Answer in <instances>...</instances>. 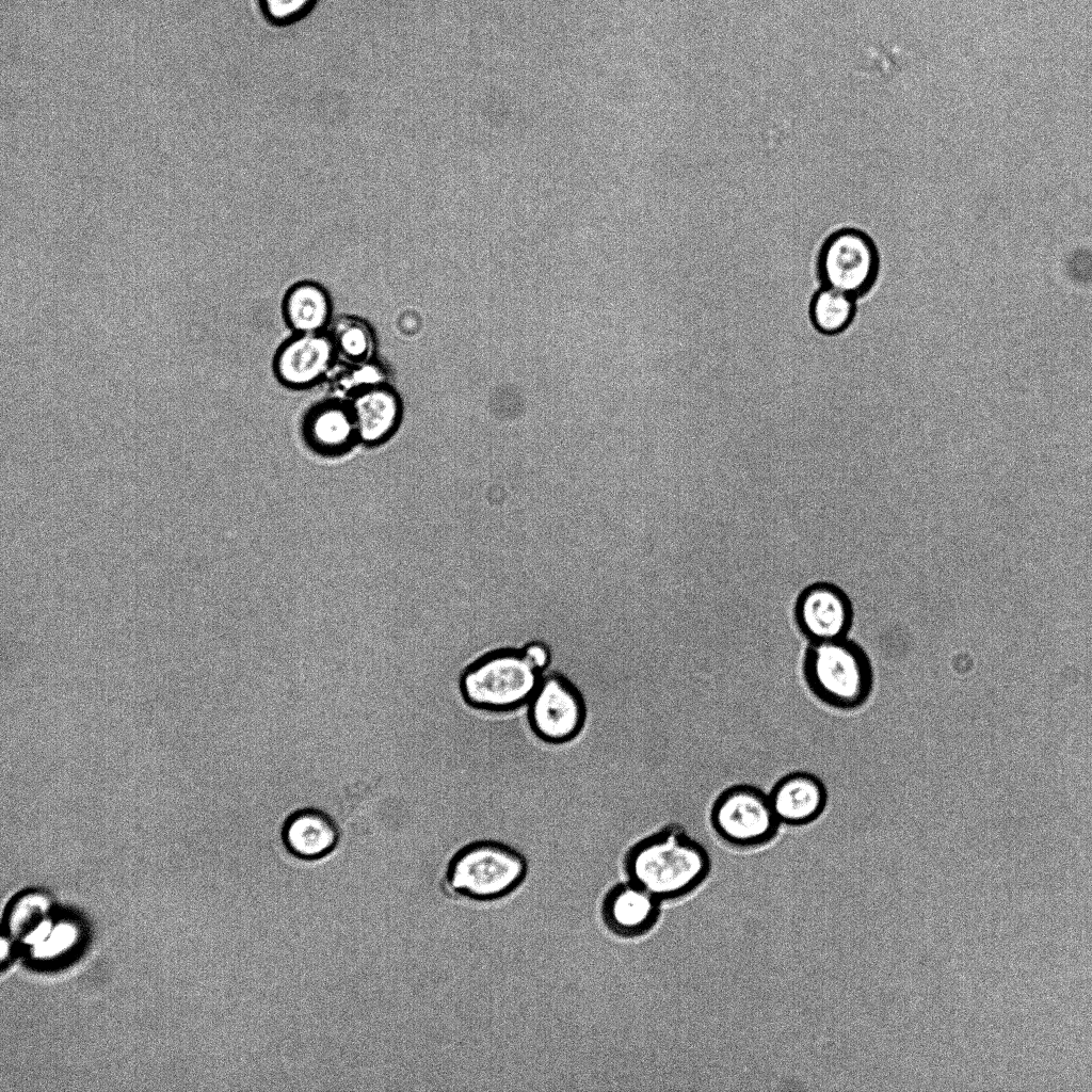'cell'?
Wrapping results in <instances>:
<instances>
[{"mask_svg":"<svg viewBox=\"0 0 1092 1092\" xmlns=\"http://www.w3.org/2000/svg\"><path fill=\"white\" fill-rule=\"evenodd\" d=\"M659 900L643 887L628 880L614 886L605 897L603 916L610 929L624 935H636L649 929L658 915Z\"/></svg>","mask_w":1092,"mask_h":1092,"instance_id":"obj_14","label":"cell"},{"mask_svg":"<svg viewBox=\"0 0 1092 1092\" xmlns=\"http://www.w3.org/2000/svg\"><path fill=\"white\" fill-rule=\"evenodd\" d=\"M50 910L51 903L46 895L31 893L19 896L3 918L6 936L12 942L26 944L45 940L54 927Z\"/></svg>","mask_w":1092,"mask_h":1092,"instance_id":"obj_16","label":"cell"},{"mask_svg":"<svg viewBox=\"0 0 1092 1092\" xmlns=\"http://www.w3.org/2000/svg\"><path fill=\"white\" fill-rule=\"evenodd\" d=\"M853 615L848 595L836 584L825 581L803 589L794 605L797 626L810 643L846 638Z\"/></svg>","mask_w":1092,"mask_h":1092,"instance_id":"obj_9","label":"cell"},{"mask_svg":"<svg viewBox=\"0 0 1092 1092\" xmlns=\"http://www.w3.org/2000/svg\"><path fill=\"white\" fill-rule=\"evenodd\" d=\"M359 441L378 445L387 440L398 429L403 402L390 382L364 387L348 399Z\"/></svg>","mask_w":1092,"mask_h":1092,"instance_id":"obj_11","label":"cell"},{"mask_svg":"<svg viewBox=\"0 0 1092 1092\" xmlns=\"http://www.w3.org/2000/svg\"><path fill=\"white\" fill-rule=\"evenodd\" d=\"M528 873L526 856L513 846L492 838L469 841L450 857L445 886L460 897L492 901L512 893Z\"/></svg>","mask_w":1092,"mask_h":1092,"instance_id":"obj_4","label":"cell"},{"mask_svg":"<svg viewBox=\"0 0 1092 1092\" xmlns=\"http://www.w3.org/2000/svg\"><path fill=\"white\" fill-rule=\"evenodd\" d=\"M280 839L286 851L293 857L315 862L335 851L340 840V830L326 812L303 807L285 818Z\"/></svg>","mask_w":1092,"mask_h":1092,"instance_id":"obj_12","label":"cell"},{"mask_svg":"<svg viewBox=\"0 0 1092 1092\" xmlns=\"http://www.w3.org/2000/svg\"><path fill=\"white\" fill-rule=\"evenodd\" d=\"M803 677L812 694L829 707L854 710L869 698L874 682L869 656L846 638L813 642L806 648Z\"/></svg>","mask_w":1092,"mask_h":1092,"instance_id":"obj_3","label":"cell"},{"mask_svg":"<svg viewBox=\"0 0 1092 1092\" xmlns=\"http://www.w3.org/2000/svg\"><path fill=\"white\" fill-rule=\"evenodd\" d=\"M327 333L344 365L365 363L376 358V334L362 317L342 315L333 319Z\"/></svg>","mask_w":1092,"mask_h":1092,"instance_id":"obj_18","label":"cell"},{"mask_svg":"<svg viewBox=\"0 0 1092 1092\" xmlns=\"http://www.w3.org/2000/svg\"><path fill=\"white\" fill-rule=\"evenodd\" d=\"M525 646L485 652L460 673L459 691L471 709L485 713H509L526 707L543 675Z\"/></svg>","mask_w":1092,"mask_h":1092,"instance_id":"obj_2","label":"cell"},{"mask_svg":"<svg viewBox=\"0 0 1092 1092\" xmlns=\"http://www.w3.org/2000/svg\"><path fill=\"white\" fill-rule=\"evenodd\" d=\"M856 311V298L826 286H820L808 304L810 324L824 336L845 333L855 321Z\"/></svg>","mask_w":1092,"mask_h":1092,"instance_id":"obj_17","label":"cell"},{"mask_svg":"<svg viewBox=\"0 0 1092 1092\" xmlns=\"http://www.w3.org/2000/svg\"><path fill=\"white\" fill-rule=\"evenodd\" d=\"M319 0H256L259 15L267 25L286 29L307 18Z\"/></svg>","mask_w":1092,"mask_h":1092,"instance_id":"obj_19","label":"cell"},{"mask_svg":"<svg viewBox=\"0 0 1092 1092\" xmlns=\"http://www.w3.org/2000/svg\"><path fill=\"white\" fill-rule=\"evenodd\" d=\"M709 821L718 837L738 848L770 842L782 825L769 794L750 784H735L723 789L710 806Z\"/></svg>","mask_w":1092,"mask_h":1092,"instance_id":"obj_6","label":"cell"},{"mask_svg":"<svg viewBox=\"0 0 1092 1092\" xmlns=\"http://www.w3.org/2000/svg\"><path fill=\"white\" fill-rule=\"evenodd\" d=\"M282 310L292 333L326 332L334 319L331 294L315 280H301L290 286L283 298Z\"/></svg>","mask_w":1092,"mask_h":1092,"instance_id":"obj_15","label":"cell"},{"mask_svg":"<svg viewBox=\"0 0 1092 1092\" xmlns=\"http://www.w3.org/2000/svg\"><path fill=\"white\" fill-rule=\"evenodd\" d=\"M816 272L821 286L861 299L878 280V247L864 230L841 227L822 241L816 257Z\"/></svg>","mask_w":1092,"mask_h":1092,"instance_id":"obj_5","label":"cell"},{"mask_svg":"<svg viewBox=\"0 0 1092 1092\" xmlns=\"http://www.w3.org/2000/svg\"><path fill=\"white\" fill-rule=\"evenodd\" d=\"M526 719L532 735L540 741L551 745L569 743L585 726V697L566 674L546 672L526 705Z\"/></svg>","mask_w":1092,"mask_h":1092,"instance_id":"obj_7","label":"cell"},{"mask_svg":"<svg viewBox=\"0 0 1092 1092\" xmlns=\"http://www.w3.org/2000/svg\"><path fill=\"white\" fill-rule=\"evenodd\" d=\"M768 794L778 821L788 826H804L816 821L828 803L823 781L802 770L783 775Z\"/></svg>","mask_w":1092,"mask_h":1092,"instance_id":"obj_10","label":"cell"},{"mask_svg":"<svg viewBox=\"0 0 1092 1092\" xmlns=\"http://www.w3.org/2000/svg\"><path fill=\"white\" fill-rule=\"evenodd\" d=\"M302 430L307 444L322 454H340L358 440L350 403L339 397L312 405L303 418Z\"/></svg>","mask_w":1092,"mask_h":1092,"instance_id":"obj_13","label":"cell"},{"mask_svg":"<svg viewBox=\"0 0 1092 1092\" xmlns=\"http://www.w3.org/2000/svg\"><path fill=\"white\" fill-rule=\"evenodd\" d=\"M344 366L346 369L336 379V397L348 399L364 387L389 382L388 371L376 358Z\"/></svg>","mask_w":1092,"mask_h":1092,"instance_id":"obj_20","label":"cell"},{"mask_svg":"<svg viewBox=\"0 0 1092 1092\" xmlns=\"http://www.w3.org/2000/svg\"><path fill=\"white\" fill-rule=\"evenodd\" d=\"M338 360L327 331L292 333L274 354L273 372L283 386L303 390L326 379Z\"/></svg>","mask_w":1092,"mask_h":1092,"instance_id":"obj_8","label":"cell"},{"mask_svg":"<svg viewBox=\"0 0 1092 1092\" xmlns=\"http://www.w3.org/2000/svg\"><path fill=\"white\" fill-rule=\"evenodd\" d=\"M624 868L628 880L661 900L700 884L710 857L685 826L672 822L635 841L625 853Z\"/></svg>","mask_w":1092,"mask_h":1092,"instance_id":"obj_1","label":"cell"}]
</instances>
